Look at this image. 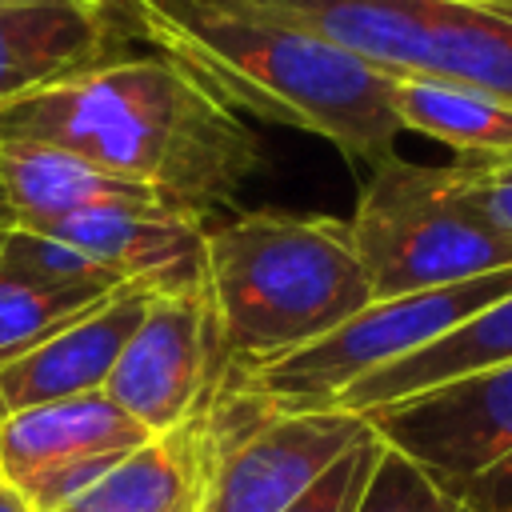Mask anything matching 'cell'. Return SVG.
Returning a JSON list of instances; mask_svg holds the SVG:
<instances>
[{
	"label": "cell",
	"mask_w": 512,
	"mask_h": 512,
	"mask_svg": "<svg viewBox=\"0 0 512 512\" xmlns=\"http://www.w3.org/2000/svg\"><path fill=\"white\" fill-rule=\"evenodd\" d=\"M0 144H48L208 220L264 164L252 128L176 60L116 56L0 104Z\"/></svg>",
	"instance_id": "obj_1"
},
{
	"label": "cell",
	"mask_w": 512,
	"mask_h": 512,
	"mask_svg": "<svg viewBox=\"0 0 512 512\" xmlns=\"http://www.w3.org/2000/svg\"><path fill=\"white\" fill-rule=\"evenodd\" d=\"M132 40L188 68L232 112L324 136L356 164L396 156L388 72L252 0H128Z\"/></svg>",
	"instance_id": "obj_2"
},
{
	"label": "cell",
	"mask_w": 512,
	"mask_h": 512,
	"mask_svg": "<svg viewBox=\"0 0 512 512\" xmlns=\"http://www.w3.org/2000/svg\"><path fill=\"white\" fill-rule=\"evenodd\" d=\"M204 296L228 380L328 336L372 288L348 220L264 208L208 224Z\"/></svg>",
	"instance_id": "obj_3"
},
{
	"label": "cell",
	"mask_w": 512,
	"mask_h": 512,
	"mask_svg": "<svg viewBox=\"0 0 512 512\" xmlns=\"http://www.w3.org/2000/svg\"><path fill=\"white\" fill-rule=\"evenodd\" d=\"M348 228L372 300L512 268V236L480 200L476 160L416 164L388 156L372 164Z\"/></svg>",
	"instance_id": "obj_4"
},
{
	"label": "cell",
	"mask_w": 512,
	"mask_h": 512,
	"mask_svg": "<svg viewBox=\"0 0 512 512\" xmlns=\"http://www.w3.org/2000/svg\"><path fill=\"white\" fill-rule=\"evenodd\" d=\"M388 76L468 84L512 104V8L480 0H252Z\"/></svg>",
	"instance_id": "obj_5"
},
{
	"label": "cell",
	"mask_w": 512,
	"mask_h": 512,
	"mask_svg": "<svg viewBox=\"0 0 512 512\" xmlns=\"http://www.w3.org/2000/svg\"><path fill=\"white\" fill-rule=\"evenodd\" d=\"M512 292V268L448 284V288H424L404 296L368 300L356 316L336 324L328 336L272 360L248 372H236L224 380L220 392L256 396L280 412H304V408H332L344 388L356 380L420 352L424 344L440 340L456 324L472 320L480 308Z\"/></svg>",
	"instance_id": "obj_6"
},
{
	"label": "cell",
	"mask_w": 512,
	"mask_h": 512,
	"mask_svg": "<svg viewBox=\"0 0 512 512\" xmlns=\"http://www.w3.org/2000/svg\"><path fill=\"white\" fill-rule=\"evenodd\" d=\"M360 416L468 512H512V360Z\"/></svg>",
	"instance_id": "obj_7"
},
{
	"label": "cell",
	"mask_w": 512,
	"mask_h": 512,
	"mask_svg": "<svg viewBox=\"0 0 512 512\" xmlns=\"http://www.w3.org/2000/svg\"><path fill=\"white\" fill-rule=\"evenodd\" d=\"M216 448L196 512H284L372 424L344 408L280 412L256 396L212 400Z\"/></svg>",
	"instance_id": "obj_8"
},
{
	"label": "cell",
	"mask_w": 512,
	"mask_h": 512,
	"mask_svg": "<svg viewBox=\"0 0 512 512\" xmlns=\"http://www.w3.org/2000/svg\"><path fill=\"white\" fill-rule=\"evenodd\" d=\"M224 384V360L204 284L152 292L140 324L120 348L104 396L148 436L172 432L200 416Z\"/></svg>",
	"instance_id": "obj_9"
},
{
	"label": "cell",
	"mask_w": 512,
	"mask_h": 512,
	"mask_svg": "<svg viewBox=\"0 0 512 512\" xmlns=\"http://www.w3.org/2000/svg\"><path fill=\"white\" fill-rule=\"evenodd\" d=\"M144 440L152 436L104 392L36 404L0 420V480L32 512H60Z\"/></svg>",
	"instance_id": "obj_10"
},
{
	"label": "cell",
	"mask_w": 512,
	"mask_h": 512,
	"mask_svg": "<svg viewBox=\"0 0 512 512\" xmlns=\"http://www.w3.org/2000/svg\"><path fill=\"white\" fill-rule=\"evenodd\" d=\"M152 292L156 288L148 284H124L88 312L48 332L16 360H8L0 368V420L36 404L104 392L108 372L120 348L128 344L132 328L140 324Z\"/></svg>",
	"instance_id": "obj_11"
},
{
	"label": "cell",
	"mask_w": 512,
	"mask_h": 512,
	"mask_svg": "<svg viewBox=\"0 0 512 512\" xmlns=\"http://www.w3.org/2000/svg\"><path fill=\"white\" fill-rule=\"evenodd\" d=\"M128 28L108 4L36 0L0 4V104L76 80L128 44Z\"/></svg>",
	"instance_id": "obj_12"
},
{
	"label": "cell",
	"mask_w": 512,
	"mask_h": 512,
	"mask_svg": "<svg viewBox=\"0 0 512 512\" xmlns=\"http://www.w3.org/2000/svg\"><path fill=\"white\" fill-rule=\"evenodd\" d=\"M204 232L208 220L152 204L96 208L48 228V236L72 244L116 280L148 284L156 292L204 284Z\"/></svg>",
	"instance_id": "obj_13"
},
{
	"label": "cell",
	"mask_w": 512,
	"mask_h": 512,
	"mask_svg": "<svg viewBox=\"0 0 512 512\" xmlns=\"http://www.w3.org/2000/svg\"><path fill=\"white\" fill-rule=\"evenodd\" d=\"M216 448L212 404L172 432H160L108 468L60 512H196Z\"/></svg>",
	"instance_id": "obj_14"
},
{
	"label": "cell",
	"mask_w": 512,
	"mask_h": 512,
	"mask_svg": "<svg viewBox=\"0 0 512 512\" xmlns=\"http://www.w3.org/2000/svg\"><path fill=\"white\" fill-rule=\"evenodd\" d=\"M0 188L8 196L12 220L36 232H48L68 216L96 208H164L152 188L48 144H0Z\"/></svg>",
	"instance_id": "obj_15"
},
{
	"label": "cell",
	"mask_w": 512,
	"mask_h": 512,
	"mask_svg": "<svg viewBox=\"0 0 512 512\" xmlns=\"http://www.w3.org/2000/svg\"><path fill=\"white\" fill-rule=\"evenodd\" d=\"M508 360H512V292L492 300L472 320H464L452 332H444L440 340L424 344L420 352H412V356H404V360L356 380L352 388H344L336 396L332 408L368 412V408L404 400L412 392H424L432 384L456 380L464 372H480V368L508 364Z\"/></svg>",
	"instance_id": "obj_16"
},
{
	"label": "cell",
	"mask_w": 512,
	"mask_h": 512,
	"mask_svg": "<svg viewBox=\"0 0 512 512\" xmlns=\"http://www.w3.org/2000/svg\"><path fill=\"white\" fill-rule=\"evenodd\" d=\"M392 100L408 132L432 136L464 160H512V104L432 76H396Z\"/></svg>",
	"instance_id": "obj_17"
},
{
	"label": "cell",
	"mask_w": 512,
	"mask_h": 512,
	"mask_svg": "<svg viewBox=\"0 0 512 512\" xmlns=\"http://www.w3.org/2000/svg\"><path fill=\"white\" fill-rule=\"evenodd\" d=\"M0 264L16 276H24L28 284L52 288V292H72V296H112L116 288H124V280H116L112 272H104L100 264H92L88 256H80L72 244L36 232V228H4L0 232Z\"/></svg>",
	"instance_id": "obj_18"
},
{
	"label": "cell",
	"mask_w": 512,
	"mask_h": 512,
	"mask_svg": "<svg viewBox=\"0 0 512 512\" xmlns=\"http://www.w3.org/2000/svg\"><path fill=\"white\" fill-rule=\"evenodd\" d=\"M100 300L28 284L24 276H16V272H8L0 264V368L8 360H16L20 352H28L32 344H40L60 324H68L72 316H80L92 304H100Z\"/></svg>",
	"instance_id": "obj_19"
},
{
	"label": "cell",
	"mask_w": 512,
	"mask_h": 512,
	"mask_svg": "<svg viewBox=\"0 0 512 512\" xmlns=\"http://www.w3.org/2000/svg\"><path fill=\"white\" fill-rule=\"evenodd\" d=\"M356 512H468L396 448H380Z\"/></svg>",
	"instance_id": "obj_20"
},
{
	"label": "cell",
	"mask_w": 512,
	"mask_h": 512,
	"mask_svg": "<svg viewBox=\"0 0 512 512\" xmlns=\"http://www.w3.org/2000/svg\"><path fill=\"white\" fill-rule=\"evenodd\" d=\"M384 440L376 436V428L352 444L336 464H328L284 512H356L360 508V496L368 488V476L376 468V456H380Z\"/></svg>",
	"instance_id": "obj_21"
},
{
	"label": "cell",
	"mask_w": 512,
	"mask_h": 512,
	"mask_svg": "<svg viewBox=\"0 0 512 512\" xmlns=\"http://www.w3.org/2000/svg\"><path fill=\"white\" fill-rule=\"evenodd\" d=\"M476 180L488 216L512 236V160H476Z\"/></svg>",
	"instance_id": "obj_22"
},
{
	"label": "cell",
	"mask_w": 512,
	"mask_h": 512,
	"mask_svg": "<svg viewBox=\"0 0 512 512\" xmlns=\"http://www.w3.org/2000/svg\"><path fill=\"white\" fill-rule=\"evenodd\" d=\"M0 512H32V504L8 480H0Z\"/></svg>",
	"instance_id": "obj_23"
},
{
	"label": "cell",
	"mask_w": 512,
	"mask_h": 512,
	"mask_svg": "<svg viewBox=\"0 0 512 512\" xmlns=\"http://www.w3.org/2000/svg\"><path fill=\"white\" fill-rule=\"evenodd\" d=\"M0 4H36V0H0ZM92 4H108V8L120 16V24L128 28V20H124V0H92ZM128 36H132V32H128Z\"/></svg>",
	"instance_id": "obj_24"
},
{
	"label": "cell",
	"mask_w": 512,
	"mask_h": 512,
	"mask_svg": "<svg viewBox=\"0 0 512 512\" xmlns=\"http://www.w3.org/2000/svg\"><path fill=\"white\" fill-rule=\"evenodd\" d=\"M16 220H12V208H8V196H4V188H0V232L4 228H12Z\"/></svg>",
	"instance_id": "obj_25"
},
{
	"label": "cell",
	"mask_w": 512,
	"mask_h": 512,
	"mask_svg": "<svg viewBox=\"0 0 512 512\" xmlns=\"http://www.w3.org/2000/svg\"><path fill=\"white\" fill-rule=\"evenodd\" d=\"M480 4H504V8H512V0H480Z\"/></svg>",
	"instance_id": "obj_26"
},
{
	"label": "cell",
	"mask_w": 512,
	"mask_h": 512,
	"mask_svg": "<svg viewBox=\"0 0 512 512\" xmlns=\"http://www.w3.org/2000/svg\"><path fill=\"white\" fill-rule=\"evenodd\" d=\"M124 20H128V0H124Z\"/></svg>",
	"instance_id": "obj_27"
}]
</instances>
